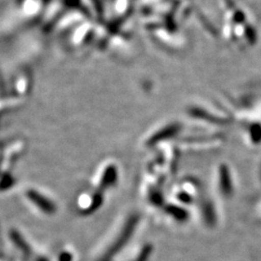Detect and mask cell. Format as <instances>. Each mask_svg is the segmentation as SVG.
<instances>
[{
  "label": "cell",
  "mask_w": 261,
  "mask_h": 261,
  "mask_svg": "<svg viewBox=\"0 0 261 261\" xmlns=\"http://www.w3.org/2000/svg\"><path fill=\"white\" fill-rule=\"evenodd\" d=\"M138 223H139V217L137 215L130 216L124 225V227L122 228L120 233L117 236V238L110 246L108 251L103 253L100 261H112L113 259L114 255L120 252L122 248L130 240L133 233L136 230Z\"/></svg>",
  "instance_id": "obj_1"
},
{
  "label": "cell",
  "mask_w": 261,
  "mask_h": 261,
  "mask_svg": "<svg viewBox=\"0 0 261 261\" xmlns=\"http://www.w3.org/2000/svg\"><path fill=\"white\" fill-rule=\"evenodd\" d=\"M27 197L38 207L43 213L47 215H54L56 212V206L51 200L43 196L35 190H28Z\"/></svg>",
  "instance_id": "obj_2"
},
{
  "label": "cell",
  "mask_w": 261,
  "mask_h": 261,
  "mask_svg": "<svg viewBox=\"0 0 261 261\" xmlns=\"http://www.w3.org/2000/svg\"><path fill=\"white\" fill-rule=\"evenodd\" d=\"M117 168L114 165H110L107 167L100 179V189L105 190L114 185L117 180Z\"/></svg>",
  "instance_id": "obj_3"
},
{
  "label": "cell",
  "mask_w": 261,
  "mask_h": 261,
  "mask_svg": "<svg viewBox=\"0 0 261 261\" xmlns=\"http://www.w3.org/2000/svg\"><path fill=\"white\" fill-rule=\"evenodd\" d=\"M166 212L169 216L173 217L178 222H185L188 220V217H189L187 210L183 209L180 206L174 205V204L166 206Z\"/></svg>",
  "instance_id": "obj_4"
},
{
  "label": "cell",
  "mask_w": 261,
  "mask_h": 261,
  "mask_svg": "<svg viewBox=\"0 0 261 261\" xmlns=\"http://www.w3.org/2000/svg\"><path fill=\"white\" fill-rule=\"evenodd\" d=\"M10 237L19 251H21L27 255L30 253V248H29L28 243L25 242V240L22 238V236L17 230H12L10 233Z\"/></svg>",
  "instance_id": "obj_5"
},
{
  "label": "cell",
  "mask_w": 261,
  "mask_h": 261,
  "mask_svg": "<svg viewBox=\"0 0 261 261\" xmlns=\"http://www.w3.org/2000/svg\"><path fill=\"white\" fill-rule=\"evenodd\" d=\"M220 186L221 190L224 194H229L231 191L230 188V181H229V175L228 171L225 167H222L220 169Z\"/></svg>",
  "instance_id": "obj_6"
},
{
  "label": "cell",
  "mask_w": 261,
  "mask_h": 261,
  "mask_svg": "<svg viewBox=\"0 0 261 261\" xmlns=\"http://www.w3.org/2000/svg\"><path fill=\"white\" fill-rule=\"evenodd\" d=\"M150 201L154 205L160 206L164 203V198H163V196L161 195V193L155 190V191H153L150 194Z\"/></svg>",
  "instance_id": "obj_7"
},
{
  "label": "cell",
  "mask_w": 261,
  "mask_h": 261,
  "mask_svg": "<svg viewBox=\"0 0 261 261\" xmlns=\"http://www.w3.org/2000/svg\"><path fill=\"white\" fill-rule=\"evenodd\" d=\"M14 184V179L10 175L9 173L4 172L3 176H2V182H1V188L2 190H6L9 189L10 187Z\"/></svg>",
  "instance_id": "obj_8"
},
{
  "label": "cell",
  "mask_w": 261,
  "mask_h": 261,
  "mask_svg": "<svg viewBox=\"0 0 261 261\" xmlns=\"http://www.w3.org/2000/svg\"><path fill=\"white\" fill-rule=\"evenodd\" d=\"M152 252V247L150 245H146L140 252L137 261H147L149 257L150 253Z\"/></svg>",
  "instance_id": "obj_9"
},
{
  "label": "cell",
  "mask_w": 261,
  "mask_h": 261,
  "mask_svg": "<svg viewBox=\"0 0 261 261\" xmlns=\"http://www.w3.org/2000/svg\"><path fill=\"white\" fill-rule=\"evenodd\" d=\"M177 199L182 203L189 204L192 201V196H190L189 193H187L186 191H185V192H182V193L178 194Z\"/></svg>",
  "instance_id": "obj_10"
},
{
  "label": "cell",
  "mask_w": 261,
  "mask_h": 261,
  "mask_svg": "<svg viewBox=\"0 0 261 261\" xmlns=\"http://www.w3.org/2000/svg\"><path fill=\"white\" fill-rule=\"evenodd\" d=\"M73 255L71 252H63L59 256V261H72Z\"/></svg>",
  "instance_id": "obj_11"
},
{
  "label": "cell",
  "mask_w": 261,
  "mask_h": 261,
  "mask_svg": "<svg viewBox=\"0 0 261 261\" xmlns=\"http://www.w3.org/2000/svg\"><path fill=\"white\" fill-rule=\"evenodd\" d=\"M38 261H47V259H45V258H40Z\"/></svg>",
  "instance_id": "obj_12"
}]
</instances>
